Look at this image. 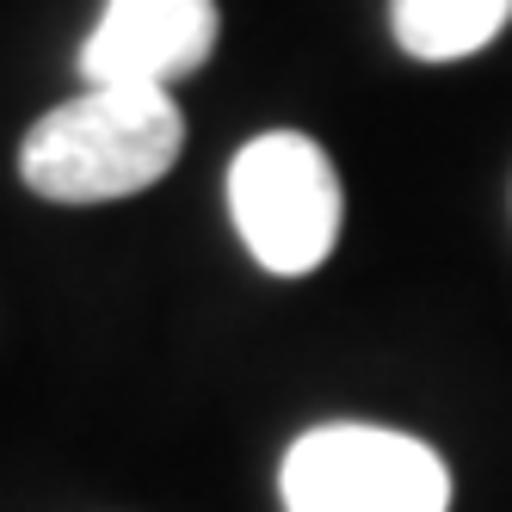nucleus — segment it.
<instances>
[{
  "instance_id": "f257e3e1",
  "label": "nucleus",
  "mask_w": 512,
  "mask_h": 512,
  "mask_svg": "<svg viewBox=\"0 0 512 512\" xmlns=\"http://www.w3.org/2000/svg\"><path fill=\"white\" fill-rule=\"evenodd\" d=\"M186 118L155 87H81L19 142V179L50 204L130 198L179 161Z\"/></svg>"
},
{
  "instance_id": "f03ea898",
  "label": "nucleus",
  "mask_w": 512,
  "mask_h": 512,
  "mask_svg": "<svg viewBox=\"0 0 512 512\" xmlns=\"http://www.w3.org/2000/svg\"><path fill=\"white\" fill-rule=\"evenodd\" d=\"M229 216L266 272H315L340 235V179L327 149L297 130L253 136L229 167Z\"/></svg>"
},
{
  "instance_id": "7ed1b4c3",
  "label": "nucleus",
  "mask_w": 512,
  "mask_h": 512,
  "mask_svg": "<svg viewBox=\"0 0 512 512\" xmlns=\"http://www.w3.org/2000/svg\"><path fill=\"white\" fill-rule=\"evenodd\" d=\"M284 512H445L451 475L432 445L389 426H315L284 457Z\"/></svg>"
},
{
  "instance_id": "20e7f679",
  "label": "nucleus",
  "mask_w": 512,
  "mask_h": 512,
  "mask_svg": "<svg viewBox=\"0 0 512 512\" xmlns=\"http://www.w3.org/2000/svg\"><path fill=\"white\" fill-rule=\"evenodd\" d=\"M216 50V0H105L81 44L87 87H155L204 68Z\"/></svg>"
},
{
  "instance_id": "39448f33",
  "label": "nucleus",
  "mask_w": 512,
  "mask_h": 512,
  "mask_svg": "<svg viewBox=\"0 0 512 512\" xmlns=\"http://www.w3.org/2000/svg\"><path fill=\"white\" fill-rule=\"evenodd\" d=\"M512 0H389L395 44L420 62H457L500 38Z\"/></svg>"
}]
</instances>
